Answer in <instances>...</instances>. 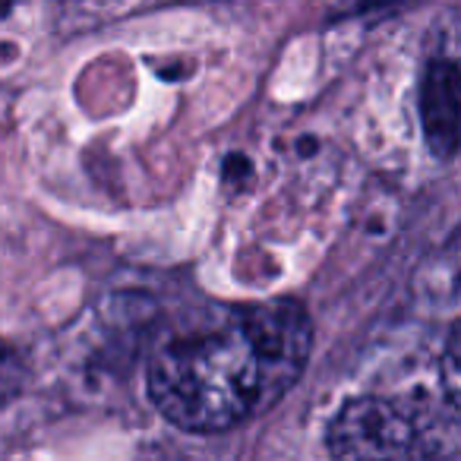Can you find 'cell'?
Here are the masks:
<instances>
[{
	"mask_svg": "<svg viewBox=\"0 0 461 461\" xmlns=\"http://www.w3.org/2000/svg\"><path fill=\"white\" fill-rule=\"evenodd\" d=\"M313 322L297 301L209 307L149 360V398L180 429L221 433L269 411L301 379Z\"/></svg>",
	"mask_w": 461,
	"mask_h": 461,
	"instance_id": "1",
	"label": "cell"
},
{
	"mask_svg": "<svg viewBox=\"0 0 461 461\" xmlns=\"http://www.w3.org/2000/svg\"><path fill=\"white\" fill-rule=\"evenodd\" d=\"M423 427L408 408L379 395L341 404L326 433L335 461H417Z\"/></svg>",
	"mask_w": 461,
	"mask_h": 461,
	"instance_id": "2",
	"label": "cell"
},
{
	"mask_svg": "<svg viewBox=\"0 0 461 461\" xmlns=\"http://www.w3.org/2000/svg\"><path fill=\"white\" fill-rule=\"evenodd\" d=\"M420 123L436 158H452L458 149V64L452 58L429 60L420 83Z\"/></svg>",
	"mask_w": 461,
	"mask_h": 461,
	"instance_id": "3",
	"label": "cell"
},
{
	"mask_svg": "<svg viewBox=\"0 0 461 461\" xmlns=\"http://www.w3.org/2000/svg\"><path fill=\"white\" fill-rule=\"evenodd\" d=\"M23 383H26V366H23L20 354L0 341V408L23 389Z\"/></svg>",
	"mask_w": 461,
	"mask_h": 461,
	"instance_id": "4",
	"label": "cell"
},
{
	"mask_svg": "<svg viewBox=\"0 0 461 461\" xmlns=\"http://www.w3.org/2000/svg\"><path fill=\"white\" fill-rule=\"evenodd\" d=\"M442 389H446L448 408L455 411V402H458V332H448L446 341V354H442Z\"/></svg>",
	"mask_w": 461,
	"mask_h": 461,
	"instance_id": "5",
	"label": "cell"
}]
</instances>
